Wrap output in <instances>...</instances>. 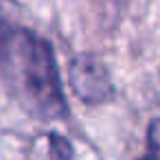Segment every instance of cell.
<instances>
[{
  "mask_svg": "<svg viewBox=\"0 0 160 160\" xmlns=\"http://www.w3.org/2000/svg\"><path fill=\"white\" fill-rule=\"evenodd\" d=\"M0 59L22 99L42 118H62L66 114L55 57L44 40L29 31H16L5 40Z\"/></svg>",
  "mask_w": 160,
  "mask_h": 160,
  "instance_id": "obj_1",
  "label": "cell"
},
{
  "mask_svg": "<svg viewBox=\"0 0 160 160\" xmlns=\"http://www.w3.org/2000/svg\"><path fill=\"white\" fill-rule=\"evenodd\" d=\"M70 83L79 99L86 103H101L112 97V83L101 62L90 55H81L70 66Z\"/></svg>",
  "mask_w": 160,
  "mask_h": 160,
  "instance_id": "obj_2",
  "label": "cell"
},
{
  "mask_svg": "<svg viewBox=\"0 0 160 160\" xmlns=\"http://www.w3.org/2000/svg\"><path fill=\"white\" fill-rule=\"evenodd\" d=\"M48 140H51V160H72V147L64 136L51 134Z\"/></svg>",
  "mask_w": 160,
  "mask_h": 160,
  "instance_id": "obj_3",
  "label": "cell"
},
{
  "mask_svg": "<svg viewBox=\"0 0 160 160\" xmlns=\"http://www.w3.org/2000/svg\"><path fill=\"white\" fill-rule=\"evenodd\" d=\"M142 160H160V121H153L149 127V151Z\"/></svg>",
  "mask_w": 160,
  "mask_h": 160,
  "instance_id": "obj_4",
  "label": "cell"
}]
</instances>
